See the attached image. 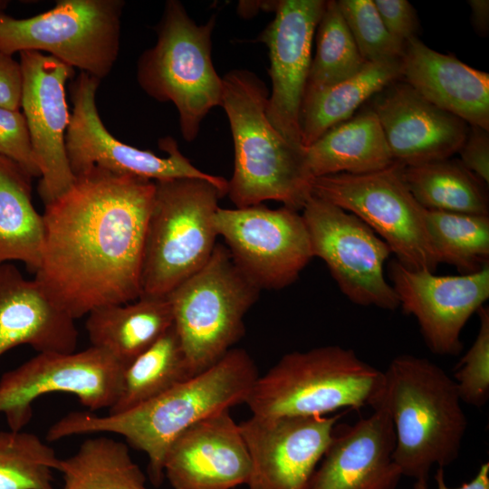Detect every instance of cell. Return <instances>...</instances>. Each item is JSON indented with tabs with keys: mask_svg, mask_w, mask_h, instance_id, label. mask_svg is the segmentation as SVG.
<instances>
[{
	"mask_svg": "<svg viewBox=\"0 0 489 489\" xmlns=\"http://www.w3.org/2000/svg\"><path fill=\"white\" fill-rule=\"evenodd\" d=\"M155 182L91 168L44 205V243L34 280L73 320L141 294Z\"/></svg>",
	"mask_w": 489,
	"mask_h": 489,
	"instance_id": "cell-1",
	"label": "cell"
},
{
	"mask_svg": "<svg viewBox=\"0 0 489 489\" xmlns=\"http://www.w3.org/2000/svg\"><path fill=\"white\" fill-rule=\"evenodd\" d=\"M194 376L174 324L123 370L121 387L108 414L132 409Z\"/></svg>",
	"mask_w": 489,
	"mask_h": 489,
	"instance_id": "cell-29",
	"label": "cell"
},
{
	"mask_svg": "<svg viewBox=\"0 0 489 489\" xmlns=\"http://www.w3.org/2000/svg\"><path fill=\"white\" fill-rule=\"evenodd\" d=\"M370 107L395 161L402 166L450 158L458 153L469 127L400 80L376 94Z\"/></svg>",
	"mask_w": 489,
	"mask_h": 489,
	"instance_id": "cell-20",
	"label": "cell"
},
{
	"mask_svg": "<svg viewBox=\"0 0 489 489\" xmlns=\"http://www.w3.org/2000/svg\"><path fill=\"white\" fill-rule=\"evenodd\" d=\"M8 3V1L0 0V14H4V11L6 8Z\"/></svg>",
	"mask_w": 489,
	"mask_h": 489,
	"instance_id": "cell-42",
	"label": "cell"
},
{
	"mask_svg": "<svg viewBox=\"0 0 489 489\" xmlns=\"http://www.w3.org/2000/svg\"><path fill=\"white\" fill-rule=\"evenodd\" d=\"M216 17L197 24L177 0L165 4L157 42L140 55L137 80L151 98L172 102L185 140L193 141L208 112L221 105L223 80L212 62Z\"/></svg>",
	"mask_w": 489,
	"mask_h": 489,
	"instance_id": "cell-6",
	"label": "cell"
},
{
	"mask_svg": "<svg viewBox=\"0 0 489 489\" xmlns=\"http://www.w3.org/2000/svg\"><path fill=\"white\" fill-rule=\"evenodd\" d=\"M304 156L312 178L367 174L397 163L371 107L327 130L304 149Z\"/></svg>",
	"mask_w": 489,
	"mask_h": 489,
	"instance_id": "cell-25",
	"label": "cell"
},
{
	"mask_svg": "<svg viewBox=\"0 0 489 489\" xmlns=\"http://www.w3.org/2000/svg\"><path fill=\"white\" fill-rule=\"evenodd\" d=\"M172 325L167 296L140 295L129 302L92 310L85 327L91 346L106 351L126 368Z\"/></svg>",
	"mask_w": 489,
	"mask_h": 489,
	"instance_id": "cell-24",
	"label": "cell"
},
{
	"mask_svg": "<svg viewBox=\"0 0 489 489\" xmlns=\"http://www.w3.org/2000/svg\"><path fill=\"white\" fill-rule=\"evenodd\" d=\"M23 74L21 107L40 168L38 193L44 205L73 185L67 159L65 133L70 122L65 84L73 68L35 51L19 53Z\"/></svg>",
	"mask_w": 489,
	"mask_h": 489,
	"instance_id": "cell-16",
	"label": "cell"
},
{
	"mask_svg": "<svg viewBox=\"0 0 489 489\" xmlns=\"http://www.w3.org/2000/svg\"><path fill=\"white\" fill-rule=\"evenodd\" d=\"M70 315L14 264L0 266V356L20 345L40 352L75 351L78 331Z\"/></svg>",
	"mask_w": 489,
	"mask_h": 489,
	"instance_id": "cell-23",
	"label": "cell"
},
{
	"mask_svg": "<svg viewBox=\"0 0 489 489\" xmlns=\"http://www.w3.org/2000/svg\"><path fill=\"white\" fill-rule=\"evenodd\" d=\"M99 84L100 80L81 72L71 85L72 111L65 133V149L74 177L96 167L119 176L150 181L202 179L227 194L228 181L196 168L173 138L167 137L158 142L167 156H158L117 139L102 123L97 109Z\"/></svg>",
	"mask_w": 489,
	"mask_h": 489,
	"instance_id": "cell-11",
	"label": "cell"
},
{
	"mask_svg": "<svg viewBox=\"0 0 489 489\" xmlns=\"http://www.w3.org/2000/svg\"><path fill=\"white\" fill-rule=\"evenodd\" d=\"M437 489H489V463H484L478 469L475 476L468 483L457 488H450L445 482L444 468L437 467L435 475ZM414 489H428L427 480H416Z\"/></svg>",
	"mask_w": 489,
	"mask_h": 489,
	"instance_id": "cell-40",
	"label": "cell"
},
{
	"mask_svg": "<svg viewBox=\"0 0 489 489\" xmlns=\"http://www.w3.org/2000/svg\"><path fill=\"white\" fill-rule=\"evenodd\" d=\"M461 402L453 378L431 360L401 354L390 361L373 407L390 417L402 475L427 481L433 465L456 460L467 427Z\"/></svg>",
	"mask_w": 489,
	"mask_h": 489,
	"instance_id": "cell-3",
	"label": "cell"
},
{
	"mask_svg": "<svg viewBox=\"0 0 489 489\" xmlns=\"http://www.w3.org/2000/svg\"><path fill=\"white\" fill-rule=\"evenodd\" d=\"M337 4L366 62L401 59L405 44L389 34L373 0H338Z\"/></svg>",
	"mask_w": 489,
	"mask_h": 489,
	"instance_id": "cell-34",
	"label": "cell"
},
{
	"mask_svg": "<svg viewBox=\"0 0 489 489\" xmlns=\"http://www.w3.org/2000/svg\"><path fill=\"white\" fill-rule=\"evenodd\" d=\"M313 257L327 265L353 303L394 311L398 299L384 275L391 250L365 223L340 207L311 196L302 214Z\"/></svg>",
	"mask_w": 489,
	"mask_h": 489,
	"instance_id": "cell-12",
	"label": "cell"
},
{
	"mask_svg": "<svg viewBox=\"0 0 489 489\" xmlns=\"http://www.w3.org/2000/svg\"><path fill=\"white\" fill-rule=\"evenodd\" d=\"M471 21L475 32L485 36L489 31V1L469 0Z\"/></svg>",
	"mask_w": 489,
	"mask_h": 489,
	"instance_id": "cell-41",
	"label": "cell"
},
{
	"mask_svg": "<svg viewBox=\"0 0 489 489\" xmlns=\"http://www.w3.org/2000/svg\"><path fill=\"white\" fill-rule=\"evenodd\" d=\"M326 1L281 0L273 20L258 41L269 51L272 90L266 114L272 125L290 143L301 141L300 112L311 63L312 44Z\"/></svg>",
	"mask_w": 489,
	"mask_h": 489,
	"instance_id": "cell-18",
	"label": "cell"
},
{
	"mask_svg": "<svg viewBox=\"0 0 489 489\" xmlns=\"http://www.w3.org/2000/svg\"><path fill=\"white\" fill-rule=\"evenodd\" d=\"M59 458L36 435L0 431V489H54Z\"/></svg>",
	"mask_w": 489,
	"mask_h": 489,
	"instance_id": "cell-33",
	"label": "cell"
},
{
	"mask_svg": "<svg viewBox=\"0 0 489 489\" xmlns=\"http://www.w3.org/2000/svg\"><path fill=\"white\" fill-rule=\"evenodd\" d=\"M379 15L398 42L406 43L417 37L419 23L415 8L408 0H373Z\"/></svg>",
	"mask_w": 489,
	"mask_h": 489,
	"instance_id": "cell-37",
	"label": "cell"
},
{
	"mask_svg": "<svg viewBox=\"0 0 489 489\" xmlns=\"http://www.w3.org/2000/svg\"><path fill=\"white\" fill-rule=\"evenodd\" d=\"M340 417L252 415L240 423L252 465L249 489H310Z\"/></svg>",
	"mask_w": 489,
	"mask_h": 489,
	"instance_id": "cell-17",
	"label": "cell"
},
{
	"mask_svg": "<svg viewBox=\"0 0 489 489\" xmlns=\"http://www.w3.org/2000/svg\"><path fill=\"white\" fill-rule=\"evenodd\" d=\"M403 182L425 209L489 216L487 187L459 160L400 167Z\"/></svg>",
	"mask_w": 489,
	"mask_h": 489,
	"instance_id": "cell-28",
	"label": "cell"
},
{
	"mask_svg": "<svg viewBox=\"0 0 489 489\" xmlns=\"http://www.w3.org/2000/svg\"><path fill=\"white\" fill-rule=\"evenodd\" d=\"M57 470L62 489H148L129 447L103 436L84 440L74 455L59 460Z\"/></svg>",
	"mask_w": 489,
	"mask_h": 489,
	"instance_id": "cell-30",
	"label": "cell"
},
{
	"mask_svg": "<svg viewBox=\"0 0 489 489\" xmlns=\"http://www.w3.org/2000/svg\"><path fill=\"white\" fill-rule=\"evenodd\" d=\"M401 80V59L366 62L333 85L306 88L300 112L301 141L307 148L332 127L350 119L367 101Z\"/></svg>",
	"mask_w": 489,
	"mask_h": 489,
	"instance_id": "cell-26",
	"label": "cell"
},
{
	"mask_svg": "<svg viewBox=\"0 0 489 489\" xmlns=\"http://www.w3.org/2000/svg\"><path fill=\"white\" fill-rule=\"evenodd\" d=\"M382 379L383 371L352 350L321 346L283 355L257 378L245 404L259 417L327 416L344 408H372Z\"/></svg>",
	"mask_w": 489,
	"mask_h": 489,
	"instance_id": "cell-5",
	"label": "cell"
},
{
	"mask_svg": "<svg viewBox=\"0 0 489 489\" xmlns=\"http://www.w3.org/2000/svg\"><path fill=\"white\" fill-rule=\"evenodd\" d=\"M400 167L396 163L367 174L315 177L312 195L360 218L405 267L435 273L439 262L428 236L426 209L403 182Z\"/></svg>",
	"mask_w": 489,
	"mask_h": 489,
	"instance_id": "cell-10",
	"label": "cell"
},
{
	"mask_svg": "<svg viewBox=\"0 0 489 489\" xmlns=\"http://www.w3.org/2000/svg\"><path fill=\"white\" fill-rule=\"evenodd\" d=\"M0 156L16 163L32 177H40L27 123L20 110L0 108Z\"/></svg>",
	"mask_w": 489,
	"mask_h": 489,
	"instance_id": "cell-36",
	"label": "cell"
},
{
	"mask_svg": "<svg viewBox=\"0 0 489 489\" xmlns=\"http://www.w3.org/2000/svg\"><path fill=\"white\" fill-rule=\"evenodd\" d=\"M222 80L220 106L228 118L235 148L229 198L236 207L273 200L302 210L312 196L313 178L304 149L286 140L270 122L264 82L245 69L232 70Z\"/></svg>",
	"mask_w": 489,
	"mask_h": 489,
	"instance_id": "cell-4",
	"label": "cell"
},
{
	"mask_svg": "<svg viewBox=\"0 0 489 489\" xmlns=\"http://www.w3.org/2000/svg\"><path fill=\"white\" fill-rule=\"evenodd\" d=\"M213 222L237 266L260 290L292 284L313 258L299 211L270 209L262 204L219 207Z\"/></svg>",
	"mask_w": 489,
	"mask_h": 489,
	"instance_id": "cell-14",
	"label": "cell"
},
{
	"mask_svg": "<svg viewBox=\"0 0 489 489\" xmlns=\"http://www.w3.org/2000/svg\"><path fill=\"white\" fill-rule=\"evenodd\" d=\"M121 0H60L28 18L0 14V51L45 52L98 80L111 72L120 52Z\"/></svg>",
	"mask_w": 489,
	"mask_h": 489,
	"instance_id": "cell-9",
	"label": "cell"
},
{
	"mask_svg": "<svg viewBox=\"0 0 489 489\" xmlns=\"http://www.w3.org/2000/svg\"><path fill=\"white\" fill-rule=\"evenodd\" d=\"M258 377L249 354L233 348L213 366L128 411L106 416L69 412L50 427L46 439L54 442L94 433L120 435L147 455L149 478L159 485L165 455L173 440L202 419L245 403Z\"/></svg>",
	"mask_w": 489,
	"mask_h": 489,
	"instance_id": "cell-2",
	"label": "cell"
},
{
	"mask_svg": "<svg viewBox=\"0 0 489 489\" xmlns=\"http://www.w3.org/2000/svg\"><path fill=\"white\" fill-rule=\"evenodd\" d=\"M229 410L194 424L170 444L164 475L174 489H233L248 484L250 455Z\"/></svg>",
	"mask_w": 489,
	"mask_h": 489,
	"instance_id": "cell-19",
	"label": "cell"
},
{
	"mask_svg": "<svg viewBox=\"0 0 489 489\" xmlns=\"http://www.w3.org/2000/svg\"><path fill=\"white\" fill-rule=\"evenodd\" d=\"M23 91L20 62L0 51V108L19 110Z\"/></svg>",
	"mask_w": 489,
	"mask_h": 489,
	"instance_id": "cell-39",
	"label": "cell"
},
{
	"mask_svg": "<svg viewBox=\"0 0 489 489\" xmlns=\"http://www.w3.org/2000/svg\"><path fill=\"white\" fill-rule=\"evenodd\" d=\"M460 163L484 184H489V132L469 126L459 151Z\"/></svg>",
	"mask_w": 489,
	"mask_h": 489,
	"instance_id": "cell-38",
	"label": "cell"
},
{
	"mask_svg": "<svg viewBox=\"0 0 489 489\" xmlns=\"http://www.w3.org/2000/svg\"><path fill=\"white\" fill-rule=\"evenodd\" d=\"M401 79L436 107L489 131V74L417 37L405 43Z\"/></svg>",
	"mask_w": 489,
	"mask_h": 489,
	"instance_id": "cell-22",
	"label": "cell"
},
{
	"mask_svg": "<svg viewBox=\"0 0 489 489\" xmlns=\"http://www.w3.org/2000/svg\"><path fill=\"white\" fill-rule=\"evenodd\" d=\"M260 291L217 243L208 261L167 295L193 375L216 363L244 335V316Z\"/></svg>",
	"mask_w": 489,
	"mask_h": 489,
	"instance_id": "cell-8",
	"label": "cell"
},
{
	"mask_svg": "<svg viewBox=\"0 0 489 489\" xmlns=\"http://www.w3.org/2000/svg\"><path fill=\"white\" fill-rule=\"evenodd\" d=\"M476 313L480 323L476 338L456 366L453 379L461 401L481 408L489 398V309L482 306Z\"/></svg>",
	"mask_w": 489,
	"mask_h": 489,
	"instance_id": "cell-35",
	"label": "cell"
},
{
	"mask_svg": "<svg viewBox=\"0 0 489 489\" xmlns=\"http://www.w3.org/2000/svg\"><path fill=\"white\" fill-rule=\"evenodd\" d=\"M352 425H336L310 489H396L402 476L393 460L395 430L381 406Z\"/></svg>",
	"mask_w": 489,
	"mask_h": 489,
	"instance_id": "cell-21",
	"label": "cell"
},
{
	"mask_svg": "<svg viewBox=\"0 0 489 489\" xmlns=\"http://www.w3.org/2000/svg\"><path fill=\"white\" fill-rule=\"evenodd\" d=\"M124 367L106 351L89 347L70 353L40 352L0 378V413L20 431L33 417V403L52 392L70 393L91 411L116 402Z\"/></svg>",
	"mask_w": 489,
	"mask_h": 489,
	"instance_id": "cell-13",
	"label": "cell"
},
{
	"mask_svg": "<svg viewBox=\"0 0 489 489\" xmlns=\"http://www.w3.org/2000/svg\"><path fill=\"white\" fill-rule=\"evenodd\" d=\"M428 236L441 263L462 274L489 264V216L426 209Z\"/></svg>",
	"mask_w": 489,
	"mask_h": 489,
	"instance_id": "cell-31",
	"label": "cell"
},
{
	"mask_svg": "<svg viewBox=\"0 0 489 489\" xmlns=\"http://www.w3.org/2000/svg\"><path fill=\"white\" fill-rule=\"evenodd\" d=\"M388 276L399 306L416 318L428 349L441 356L459 354L462 330L489 298V264L473 273L436 275L392 259Z\"/></svg>",
	"mask_w": 489,
	"mask_h": 489,
	"instance_id": "cell-15",
	"label": "cell"
},
{
	"mask_svg": "<svg viewBox=\"0 0 489 489\" xmlns=\"http://www.w3.org/2000/svg\"><path fill=\"white\" fill-rule=\"evenodd\" d=\"M32 177L0 156V266L19 261L35 273L43 254V215L32 202Z\"/></svg>",
	"mask_w": 489,
	"mask_h": 489,
	"instance_id": "cell-27",
	"label": "cell"
},
{
	"mask_svg": "<svg viewBox=\"0 0 489 489\" xmlns=\"http://www.w3.org/2000/svg\"><path fill=\"white\" fill-rule=\"evenodd\" d=\"M316 53L312 59L306 88L333 85L359 72L366 64L339 9L326 1L316 28Z\"/></svg>",
	"mask_w": 489,
	"mask_h": 489,
	"instance_id": "cell-32",
	"label": "cell"
},
{
	"mask_svg": "<svg viewBox=\"0 0 489 489\" xmlns=\"http://www.w3.org/2000/svg\"><path fill=\"white\" fill-rule=\"evenodd\" d=\"M155 182L140 274V295L167 296L210 258L218 236L213 217L225 195L197 178Z\"/></svg>",
	"mask_w": 489,
	"mask_h": 489,
	"instance_id": "cell-7",
	"label": "cell"
}]
</instances>
